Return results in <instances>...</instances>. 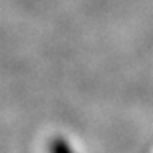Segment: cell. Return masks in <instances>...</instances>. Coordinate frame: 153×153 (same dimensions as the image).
Instances as JSON below:
<instances>
[{"label": "cell", "instance_id": "6da1fadb", "mask_svg": "<svg viewBox=\"0 0 153 153\" xmlns=\"http://www.w3.org/2000/svg\"><path fill=\"white\" fill-rule=\"evenodd\" d=\"M52 153H71V152L66 149L64 144H56V145L53 147V152H52Z\"/></svg>", "mask_w": 153, "mask_h": 153}]
</instances>
